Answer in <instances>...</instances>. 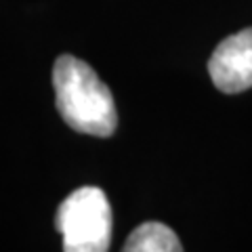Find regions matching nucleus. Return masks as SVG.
<instances>
[{
	"instance_id": "20e7f679",
	"label": "nucleus",
	"mask_w": 252,
	"mask_h": 252,
	"mask_svg": "<svg viewBox=\"0 0 252 252\" xmlns=\"http://www.w3.org/2000/svg\"><path fill=\"white\" fill-rule=\"evenodd\" d=\"M122 250L124 252H179L183 250V246H181L179 235L168 225L149 220V223L139 225L126 238Z\"/></svg>"
},
{
	"instance_id": "f03ea898",
	"label": "nucleus",
	"mask_w": 252,
	"mask_h": 252,
	"mask_svg": "<svg viewBox=\"0 0 252 252\" xmlns=\"http://www.w3.org/2000/svg\"><path fill=\"white\" fill-rule=\"evenodd\" d=\"M55 229L65 252H105L112 244V206L99 187H80L59 204Z\"/></svg>"
},
{
	"instance_id": "f257e3e1",
	"label": "nucleus",
	"mask_w": 252,
	"mask_h": 252,
	"mask_svg": "<svg viewBox=\"0 0 252 252\" xmlns=\"http://www.w3.org/2000/svg\"><path fill=\"white\" fill-rule=\"evenodd\" d=\"M53 89L63 122L93 137H112L118 126L116 101L97 72L72 55H61L53 67Z\"/></svg>"
},
{
	"instance_id": "7ed1b4c3",
	"label": "nucleus",
	"mask_w": 252,
	"mask_h": 252,
	"mask_svg": "<svg viewBox=\"0 0 252 252\" xmlns=\"http://www.w3.org/2000/svg\"><path fill=\"white\" fill-rule=\"evenodd\" d=\"M208 74L220 93L252 89V28L220 40L208 59Z\"/></svg>"
}]
</instances>
